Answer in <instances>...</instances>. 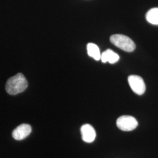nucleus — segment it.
Returning <instances> with one entry per match:
<instances>
[{
	"label": "nucleus",
	"mask_w": 158,
	"mask_h": 158,
	"mask_svg": "<svg viewBox=\"0 0 158 158\" xmlns=\"http://www.w3.org/2000/svg\"><path fill=\"white\" fill-rule=\"evenodd\" d=\"M28 82L22 73H18L10 77L6 83V90L10 95H16L25 90Z\"/></svg>",
	"instance_id": "obj_1"
},
{
	"label": "nucleus",
	"mask_w": 158,
	"mask_h": 158,
	"mask_svg": "<svg viewBox=\"0 0 158 158\" xmlns=\"http://www.w3.org/2000/svg\"><path fill=\"white\" fill-rule=\"evenodd\" d=\"M110 42L119 49L127 52H132L135 49V44L134 41L124 35H113L110 37Z\"/></svg>",
	"instance_id": "obj_2"
},
{
	"label": "nucleus",
	"mask_w": 158,
	"mask_h": 158,
	"mask_svg": "<svg viewBox=\"0 0 158 158\" xmlns=\"http://www.w3.org/2000/svg\"><path fill=\"white\" fill-rule=\"evenodd\" d=\"M138 125L134 117L130 115H123L117 120V125L119 130L123 131H131L135 130Z\"/></svg>",
	"instance_id": "obj_3"
},
{
	"label": "nucleus",
	"mask_w": 158,
	"mask_h": 158,
	"mask_svg": "<svg viewBox=\"0 0 158 158\" xmlns=\"http://www.w3.org/2000/svg\"><path fill=\"white\" fill-rule=\"evenodd\" d=\"M128 81L132 90L135 94L139 96L144 94L146 85L141 77L137 75H131L128 77Z\"/></svg>",
	"instance_id": "obj_4"
},
{
	"label": "nucleus",
	"mask_w": 158,
	"mask_h": 158,
	"mask_svg": "<svg viewBox=\"0 0 158 158\" xmlns=\"http://www.w3.org/2000/svg\"><path fill=\"white\" fill-rule=\"evenodd\" d=\"M32 128L31 125L26 124L19 125L12 132V137L18 141L26 138L31 133Z\"/></svg>",
	"instance_id": "obj_5"
},
{
	"label": "nucleus",
	"mask_w": 158,
	"mask_h": 158,
	"mask_svg": "<svg viewBox=\"0 0 158 158\" xmlns=\"http://www.w3.org/2000/svg\"><path fill=\"white\" fill-rule=\"evenodd\" d=\"M81 133L82 139L85 142L91 143L96 139V131L91 125H83L81 127Z\"/></svg>",
	"instance_id": "obj_6"
},
{
	"label": "nucleus",
	"mask_w": 158,
	"mask_h": 158,
	"mask_svg": "<svg viewBox=\"0 0 158 158\" xmlns=\"http://www.w3.org/2000/svg\"><path fill=\"white\" fill-rule=\"evenodd\" d=\"M100 59L103 63L109 62L113 64L118 61L119 56L112 50L107 49L101 54Z\"/></svg>",
	"instance_id": "obj_7"
},
{
	"label": "nucleus",
	"mask_w": 158,
	"mask_h": 158,
	"mask_svg": "<svg viewBox=\"0 0 158 158\" xmlns=\"http://www.w3.org/2000/svg\"><path fill=\"white\" fill-rule=\"evenodd\" d=\"M87 53L89 56L93 57L96 60H99L101 59V53L98 46L93 44L89 43L87 46Z\"/></svg>",
	"instance_id": "obj_8"
},
{
	"label": "nucleus",
	"mask_w": 158,
	"mask_h": 158,
	"mask_svg": "<svg viewBox=\"0 0 158 158\" xmlns=\"http://www.w3.org/2000/svg\"><path fill=\"white\" fill-rule=\"evenodd\" d=\"M146 19L148 23L158 25V8H153L149 10L146 15Z\"/></svg>",
	"instance_id": "obj_9"
}]
</instances>
